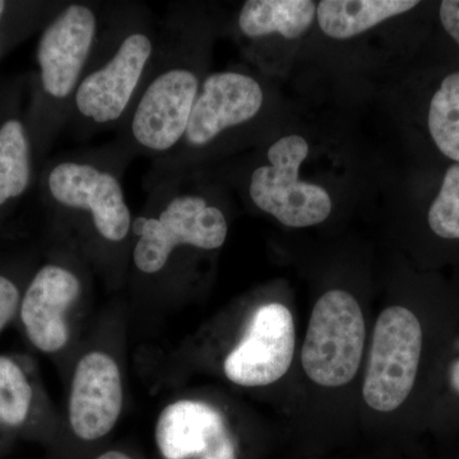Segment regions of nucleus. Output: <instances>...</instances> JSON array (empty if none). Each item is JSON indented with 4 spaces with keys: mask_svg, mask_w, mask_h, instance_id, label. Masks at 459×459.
Listing matches in <instances>:
<instances>
[{
    "mask_svg": "<svg viewBox=\"0 0 459 459\" xmlns=\"http://www.w3.org/2000/svg\"><path fill=\"white\" fill-rule=\"evenodd\" d=\"M195 26L184 7L172 5L159 26L152 62L115 143L129 156L153 162L180 143L204 80L198 69Z\"/></svg>",
    "mask_w": 459,
    "mask_h": 459,
    "instance_id": "nucleus-1",
    "label": "nucleus"
},
{
    "mask_svg": "<svg viewBox=\"0 0 459 459\" xmlns=\"http://www.w3.org/2000/svg\"><path fill=\"white\" fill-rule=\"evenodd\" d=\"M159 26L143 4L104 5L98 44L69 117L77 133L119 129L152 62Z\"/></svg>",
    "mask_w": 459,
    "mask_h": 459,
    "instance_id": "nucleus-2",
    "label": "nucleus"
},
{
    "mask_svg": "<svg viewBox=\"0 0 459 459\" xmlns=\"http://www.w3.org/2000/svg\"><path fill=\"white\" fill-rule=\"evenodd\" d=\"M147 184V204L132 225L137 237L132 250L135 270L153 276L166 270L181 247L217 250L225 244V213L188 188L184 172L148 177Z\"/></svg>",
    "mask_w": 459,
    "mask_h": 459,
    "instance_id": "nucleus-3",
    "label": "nucleus"
},
{
    "mask_svg": "<svg viewBox=\"0 0 459 459\" xmlns=\"http://www.w3.org/2000/svg\"><path fill=\"white\" fill-rule=\"evenodd\" d=\"M132 157L117 143L60 157L44 178L47 201L56 212L80 219L101 240L122 244L132 232L123 172Z\"/></svg>",
    "mask_w": 459,
    "mask_h": 459,
    "instance_id": "nucleus-4",
    "label": "nucleus"
},
{
    "mask_svg": "<svg viewBox=\"0 0 459 459\" xmlns=\"http://www.w3.org/2000/svg\"><path fill=\"white\" fill-rule=\"evenodd\" d=\"M104 3L68 2L48 20L36 49L42 128L47 138L71 117L81 80L98 44Z\"/></svg>",
    "mask_w": 459,
    "mask_h": 459,
    "instance_id": "nucleus-5",
    "label": "nucleus"
},
{
    "mask_svg": "<svg viewBox=\"0 0 459 459\" xmlns=\"http://www.w3.org/2000/svg\"><path fill=\"white\" fill-rule=\"evenodd\" d=\"M367 319L358 299L346 290L325 292L314 304L300 365L314 385L338 389L351 385L367 358Z\"/></svg>",
    "mask_w": 459,
    "mask_h": 459,
    "instance_id": "nucleus-6",
    "label": "nucleus"
},
{
    "mask_svg": "<svg viewBox=\"0 0 459 459\" xmlns=\"http://www.w3.org/2000/svg\"><path fill=\"white\" fill-rule=\"evenodd\" d=\"M424 347L421 322L409 307L389 305L380 312L365 358L361 395L377 415H391L409 400Z\"/></svg>",
    "mask_w": 459,
    "mask_h": 459,
    "instance_id": "nucleus-7",
    "label": "nucleus"
},
{
    "mask_svg": "<svg viewBox=\"0 0 459 459\" xmlns=\"http://www.w3.org/2000/svg\"><path fill=\"white\" fill-rule=\"evenodd\" d=\"M263 102L264 92L252 75L234 71L207 75L180 143L170 155L153 162L148 177L183 172L195 153L255 119Z\"/></svg>",
    "mask_w": 459,
    "mask_h": 459,
    "instance_id": "nucleus-8",
    "label": "nucleus"
},
{
    "mask_svg": "<svg viewBox=\"0 0 459 459\" xmlns=\"http://www.w3.org/2000/svg\"><path fill=\"white\" fill-rule=\"evenodd\" d=\"M309 153L301 135H287L274 142L267 152L268 165L252 172L249 195L253 204L287 228L319 225L332 211L327 190L299 179V170Z\"/></svg>",
    "mask_w": 459,
    "mask_h": 459,
    "instance_id": "nucleus-9",
    "label": "nucleus"
},
{
    "mask_svg": "<svg viewBox=\"0 0 459 459\" xmlns=\"http://www.w3.org/2000/svg\"><path fill=\"white\" fill-rule=\"evenodd\" d=\"M294 316L285 304H263L253 313L246 333L223 361L230 382L258 388L279 382L295 360Z\"/></svg>",
    "mask_w": 459,
    "mask_h": 459,
    "instance_id": "nucleus-10",
    "label": "nucleus"
},
{
    "mask_svg": "<svg viewBox=\"0 0 459 459\" xmlns=\"http://www.w3.org/2000/svg\"><path fill=\"white\" fill-rule=\"evenodd\" d=\"M82 282L56 262L41 265L26 283L18 318L30 343L42 353L62 351L69 340L66 312L80 298Z\"/></svg>",
    "mask_w": 459,
    "mask_h": 459,
    "instance_id": "nucleus-11",
    "label": "nucleus"
},
{
    "mask_svg": "<svg viewBox=\"0 0 459 459\" xmlns=\"http://www.w3.org/2000/svg\"><path fill=\"white\" fill-rule=\"evenodd\" d=\"M156 444L165 459H238L237 439L212 404L180 400L162 411Z\"/></svg>",
    "mask_w": 459,
    "mask_h": 459,
    "instance_id": "nucleus-12",
    "label": "nucleus"
},
{
    "mask_svg": "<svg viewBox=\"0 0 459 459\" xmlns=\"http://www.w3.org/2000/svg\"><path fill=\"white\" fill-rule=\"evenodd\" d=\"M123 409L119 367L111 356L93 351L75 367L69 395L72 430L86 442L101 439L113 430Z\"/></svg>",
    "mask_w": 459,
    "mask_h": 459,
    "instance_id": "nucleus-13",
    "label": "nucleus"
},
{
    "mask_svg": "<svg viewBox=\"0 0 459 459\" xmlns=\"http://www.w3.org/2000/svg\"><path fill=\"white\" fill-rule=\"evenodd\" d=\"M316 5L312 0H247L238 17V27L250 40L280 33L298 39L312 26Z\"/></svg>",
    "mask_w": 459,
    "mask_h": 459,
    "instance_id": "nucleus-14",
    "label": "nucleus"
},
{
    "mask_svg": "<svg viewBox=\"0 0 459 459\" xmlns=\"http://www.w3.org/2000/svg\"><path fill=\"white\" fill-rule=\"evenodd\" d=\"M418 4L416 0H323L316 7V18L325 35L344 40Z\"/></svg>",
    "mask_w": 459,
    "mask_h": 459,
    "instance_id": "nucleus-15",
    "label": "nucleus"
},
{
    "mask_svg": "<svg viewBox=\"0 0 459 459\" xmlns=\"http://www.w3.org/2000/svg\"><path fill=\"white\" fill-rule=\"evenodd\" d=\"M32 179V147L22 120L0 124V210L22 197Z\"/></svg>",
    "mask_w": 459,
    "mask_h": 459,
    "instance_id": "nucleus-16",
    "label": "nucleus"
},
{
    "mask_svg": "<svg viewBox=\"0 0 459 459\" xmlns=\"http://www.w3.org/2000/svg\"><path fill=\"white\" fill-rule=\"evenodd\" d=\"M36 406V388L25 364L17 358L0 355V427L22 429Z\"/></svg>",
    "mask_w": 459,
    "mask_h": 459,
    "instance_id": "nucleus-17",
    "label": "nucleus"
},
{
    "mask_svg": "<svg viewBox=\"0 0 459 459\" xmlns=\"http://www.w3.org/2000/svg\"><path fill=\"white\" fill-rule=\"evenodd\" d=\"M429 131L443 155L459 164V72L446 77L429 108Z\"/></svg>",
    "mask_w": 459,
    "mask_h": 459,
    "instance_id": "nucleus-18",
    "label": "nucleus"
},
{
    "mask_svg": "<svg viewBox=\"0 0 459 459\" xmlns=\"http://www.w3.org/2000/svg\"><path fill=\"white\" fill-rule=\"evenodd\" d=\"M428 220L437 237L459 240V164L452 165L446 171L439 195L429 210Z\"/></svg>",
    "mask_w": 459,
    "mask_h": 459,
    "instance_id": "nucleus-19",
    "label": "nucleus"
},
{
    "mask_svg": "<svg viewBox=\"0 0 459 459\" xmlns=\"http://www.w3.org/2000/svg\"><path fill=\"white\" fill-rule=\"evenodd\" d=\"M25 287L9 272L0 271V333L17 318Z\"/></svg>",
    "mask_w": 459,
    "mask_h": 459,
    "instance_id": "nucleus-20",
    "label": "nucleus"
},
{
    "mask_svg": "<svg viewBox=\"0 0 459 459\" xmlns=\"http://www.w3.org/2000/svg\"><path fill=\"white\" fill-rule=\"evenodd\" d=\"M439 12L444 29L459 45V0H444Z\"/></svg>",
    "mask_w": 459,
    "mask_h": 459,
    "instance_id": "nucleus-21",
    "label": "nucleus"
},
{
    "mask_svg": "<svg viewBox=\"0 0 459 459\" xmlns=\"http://www.w3.org/2000/svg\"><path fill=\"white\" fill-rule=\"evenodd\" d=\"M449 382L452 388L459 394V359L452 362L451 369H449Z\"/></svg>",
    "mask_w": 459,
    "mask_h": 459,
    "instance_id": "nucleus-22",
    "label": "nucleus"
},
{
    "mask_svg": "<svg viewBox=\"0 0 459 459\" xmlns=\"http://www.w3.org/2000/svg\"><path fill=\"white\" fill-rule=\"evenodd\" d=\"M98 459H132L129 455H126V453L117 452V451H110L104 453V455H100Z\"/></svg>",
    "mask_w": 459,
    "mask_h": 459,
    "instance_id": "nucleus-23",
    "label": "nucleus"
},
{
    "mask_svg": "<svg viewBox=\"0 0 459 459\" xmlns=\"http://www.w3.org/2000/svg\"><path fill=\"white\" fill-rule=\"evenodd\" d=\"M8 9L9 3L0 0V29H2L3 20H4V17L7 16ZM0 54H2V39H0Z\"/></svg>",
    "mask_w": 459,
    "mask_h": 459,
    "instance_id": "nucleus-24",
    "label": "nucleus"
}]
</instances>
